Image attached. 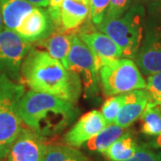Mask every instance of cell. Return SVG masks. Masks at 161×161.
Listing matches in <instances>:
<instances>
[{
  "label": "cell",
  "instance_id": "obj_1",
  "mask_svg": "<svg viewBox=\"0 0 161 161\" xmlns=\"http://www.w3.org/2000/svg\"><path fill=\"white\" fill-rule=\"evenodd\" d=\"M21 80L33 92L47 93L74 103L82 92L80 77L38 47H31L23 59Z\"/></svg>",
  "mask_w": 161,
  "mask_h": 161
},
{
  "label": "cell",
  "instance_id": "obj_2",
  "mask_svg": "<svg viewBox=\"0 0 161 161\" xmlns=\"http://www.w3.org/2000/svg\"><path fill=\"white\" fill-rule=\"evenodd\" d=\"M18 112L22 122L41 137L56 135L75 120L79 109L75 103L44 92L24 93Z\"/></svg>",
  "mask_w": 161,
  "mask_h": 161
},
{
  "label": "cell",
  "instance_id": "obj_3",
  "mask_svg": "<svg viewBox=\"0 0 161 161\" xmlns=\"http://www.w3.org/2000/svg\"><path fill=\"white\" fill-rule=\"evenodd\" d=\"M24 93L21 82L0 73V160L4 159L23 129L18 108Z\"/></svg>",
  "mask_w": 161,
  "mask_h": 161
},
{
  "label": "cell",
  "instance_id": "obj_4",
  "mask_svg": "<svg viewBox=\"0 0 161 161\" xmlns=\"http://www.w3.org/2000/svg\"><path fill=\"white\" fill-rule=\"evenodd\" d=\"M143 23V7L137 5L131 6L120 17L103 19L97 28L120 47L123 57L129 58L135 57L142 46Z\"/></svg>",
  "mask_w": 161,
  "mask_h": 161
},
{
  "label": "cell",
  "instance_id": "obj_5",
  "mask_svg": "<svg viewBox=\"0 0 161 161\" xmlns=\"http://www.w3.org/2000/svg\"><path fill=\"white\" fill-rule=\"evenodd\" d=\"M98 75L102 91L107 97L145 90L147 86L138 65L131 58H120L105 64Z\"/></svg>",
  "mask_w": 161,
  "mask_h": 161
},
{
  "label": "cell",
  "instance_id": "obj_6",
  "mask_svg": "<svg viewBox=\"0 0 161 161\" xmlns=\"http://www.w3.org/2000/svg\"><path fill=\"white\" fill-rule=\"evenodd\" d=\"M67 69L80 77L82 91L86 96L90 97L97 93L99 78L95 59L91 49L77 33H74L72 36L67 58Z\"/></svg>",
  "mask_w": 161,
  "mask_h": 161
},
{
  "label": "cell",
  "instance_id": "obj_7",
  "mask_svg": "<svg viewBox=\"0 0 161 161\" xmlns=\"http://www.w3.org/2000/svg\"><path fill=\"white\" fill-rule=\"evenodd\" d=\"M31 47L14 31L4 28L0 31V73L21 82V67Z\"/></svg>",
  "mask_w": 161,
  "mask_h": 161
},
{
  "label": "cell",
  "instance_id": "obj_8",
  "mask_svg": "<svg viewBox=\"0 0 161 161\" xmlns=\"http://www.w3.org/2000/svg\"><path fill=\"white\" fill-rule=\"evenodd\" d=\"M135 61L143 75L161 72V17L151 19L148 24Z\"/></svg>",
  "mask_w": 161,
  "mask_h": 161
},
{
  "label": "cell",
  "instance_id": "obj_9",
  "mask_svg": "<svg viewBox=\"0 0 161 161\" xmlns=\"http://www.w3.org/2000/svg\"><path fill=\"white\" fill-rule=\"evenodd\" d=\"M77 35L92 52L98 72L105 64L123 57L120 47L108 35L95 29L92 23L82 25Z\"/></svg>",
  "mask_w": 161,
  "mask_h": 161
},
{
  "label": "cell",
  "instance_id": "obj_10",
  "mask_svg": "<svg viewBox=\"0 0 161 161\" xmlns=\"http://www.w3.org/2000/svg\"><path fill=\"white\" fill-rule=\"evenodd\" d=\"M46 148L43 137L29 128H23L4 161H42Z\"/></svg>",
  "mask_w": 161,
  "mask_h": 161
},
{
  "label": "cell",
  "instance_id": "obj_11",
  "mask_svg": "<svg viewBox=\"0 0 161 161\" xmlns=\"http://www.w3.org/2000/svg\"><path fill=\"white\" fill-rule=\"evenodd\" d=\"M14 31L24 41L31 44L50 36L55 31V26L47 10L35 6L22 20Z\"/></svg>",
  "mask_w": 161,
  "mask_h": 161
},
{
  "label": "cell",
  "instance_id": "obj_12",
  "mask_svg": "<svg viewBox=\"0 0 161 161\" xmlns=\"http://www.w3.org/2000/svg\"><path fill=\"white\" fill-rule=\"evenodd\" d=\"M106 125L107 123L101 113L98 110H92L82 115L65 133L64 142L68 146L80 148L97 135Z\"/></svg>",
  "mask_w": 161,
  "mask_h": 161
},
{
  "label": "cell",
  "instance_id": "obj_13",
  "mask_svg": "<svg viewBox=\"0 0 161 161\" xmlns=\"http://www.w3.org/2000/svg\"><path fill=\"white\" fill-rule=\"evenodd\" d=\"M90 10V0H63L60 6V31L77 33L87 22Z\"/></svg>",
  "mask_w": 161,
  "mask_h": 161
},
{
  "label": "cell",
  "instance_id": "obj_14",
  "mask_svg": "<svg viewBox=\"0 0 161 161\" xmlns=\"http://www.w3.org/2000/svg\"><path fill=\"white\" fill-rule=\"evenodd\" d=\"M124 96V103L117 114L115 124L125 129L142 116L150 98L144 90L132 91L125 93Z\"/></svg>",
  "mask_w": 161,
  "mask_h": 161
},
{
  "label": "cell",
  "instance_id": "obj_15",
  "mask_svg": "<svg viewBox=\"0 0 161 161\" xmlns=\"http://www.w3.org/2000/svg\"><path fill=\"white\" fill-rule=\"evenodd\" d=\"M73 34L64 31H54L46 39L36 42V46L58 60L67 69V58Z\"/></svg>",
  "mask_w": 161,
  "mask_h": 161
},
{
  "label": "cell",
  "instance_id": "obj_16",
  "mask_svg": "<svg viewBox=\"0 0 161 161\" xmlns=\"http://www.w3.org/2000/svg\"><path fill=\"white\" fill-rule=\"evenodd\" d=\"M34 7L26 0H0V12L4 27L14 31Z\"/></svg>",
  "mask_w": 161,
  "mask_h": 161
},
{
  "label": "cell",
  "instance_id": "obj_17",
  "mask_svg": "<svg viewBox=\"0 0 161 161\" xmlns=\"http://www.w3.org/2000/svg\"><path fill=\"white\" fill-rule=\"evenodd\" d=\"M124 133L125 128L115 125V123L107 125L97 135L87 142V149L93 152L104 153Z\"/></svg>",
  "mask_w": 161,
  "mask_h": 161
},
{
  "label": "cell",
  "instance_id": "obj_18",
  "mask_svg": "<svg viewBox=\"0 0 161 161\" xmlns=\"http://www.w3.org/2000/svg\"><path fill=\"white\" fill-rule=\"evenodd\" d=\"M139 145L130 132L124 133L103 154L109 161H125L136 152Z\"/></svg>",
  "mask_w": 161,
  "mask_h": 161
},
{
  "label": "cell",
  "instance_id": "obj_19",
  "mask_svg": "<svg viewBox=\"0 0 161 161\" xmlns=\"http://www.w3.org/2000/svg\"><path fill=\"white\" fill-rule=\"evenodd\" d=\"M42 161H90L77 148L68 145H47Z\"/></svg>",
  "mask_w": 161,
  "mask_h": 161
},
{
  "label": "cell",
  "instance_id": "obj_20",
  "mask_svg": "<svg viewBox=\"0 0 161 161\" xmlns=\"http://www.w3.org/2000/svg\"><path fill=\"white\" fill-rule=\"evenodd\" d=\"M142 132L147 136L161 135V108L149 103L141 116Z\"/></svg>",
  "mask_w": 161,
  "mask_h": 161
},
{
  "label": "cell",
  "instance_id": "obj_21",
  "mask_svg": "<svg viewBox=\"0 0 161 161\" xmlns=\"http://www.w3.org/2000/svg\"><path fill=\"white\" fill-rule=\"evenodd\" d=\"M124 99H125L124 94H120V95L109 97L108 99L105 100V102L101 107L100 113L106 121L107 125H111L115 123L117 114L124 103Z\"/></svg>",
  "mask_w": 161,
  "mask_h": 161
},
{
  "label": "cell",
  "instance_id": "obj_22",
  "mask_svg": "<svg viewBox=\"0 0 161 161\" xmlns=\"http://www.w3.org/2000/svg\"><path fill=\"white\" fill-rule=\"evenodd\" d=\"M146 82L150 103L161 108V72L149 75Z\"/></svg>",
  "mask_w": 161,
  "mask_h": 161
},
{
  "label": "cell",
  "instance_id": "obj_23",
  "mask_svg": "<svg viewBox=\"0 0 161 161\" xmlns=\"http://www.w3.org/2000/svg\"><path fill=\"white\" fill-rule=\"evenodd\" d=\"M110 0H90V19L93 25L98 26L102 22L108 8Z\"/></svg>",
  "mask_w": 161,
  "mask_h": 161
},
{
  "label": "cell",
  "instance_id": "obj_24",
  "mask_svg": "<svg viewBox=\"0 0 161 161\" xmlns=\"http://www.w3.org/2000/svg\"><path fill=\"white\" fill-rule=\"evenodd\" d=\"M132 0H110L104 19H115L122 16L130 8Z\"/></svg>",
  "mask_w": 161,
  "mask_h": 161
},
{
  "label": "cell",
  "instance_id": "obj_25",
  "mask_svg": "<svg viewBox=\"0 0 161 161\" xmlns=\"http://www.w3.org/2000/svg\"><path fill=\"white\" fill-rule=\"evenodd\" d=\"M125 161H158V154L147 146H139L132 158Z\"/></svg>",
  "mask_w": 161,
  "mask_h": 161
},
{
  "label": "cell",
  "instance_id": "obj_26",
  "mask_svg": "<svg viewBox=\"0 0 161 161\" xmlns=\"http://www.w3.org/2000/svg\"><path fill=\"white\" fill-rule=\"evenodd\" d=\"M63 0H49L47 12L55 26V31H60V6Z\"/></svg>",
  "mask_w": 161,
  "mask_h": 161
},
{
  "label": "cell",
  "instance_id": "obj_27",
  "mask_svg": "<svg viewBox=\"0 0 161 161\" xmlns=\"http://www.w3.org/2000/svg\"><path fill=\"white\" fill-rule=\"evenodd\" d=\"M32 6L37 7H47L49 5V0H26Z\"/></svg>",
  "mask_w": 161,
  "mask_h": 161
},
{
  "label": "cell",
  "instance_id": "obj_28",
  "mask_svg": "<svg viewBox=\"0 0 161 161\" xmlns=\"http://www.w3.org/2000/svg\"><path fill=\"white\" fill-rule=\"evenodd\" d=\"M150 145L153 148H157V149H161V135L156 137V139L150 143Z\"/></svg>",
  "mask_w": 161,
  "mask_h": 161
},
{
  "label": "cell",
  "instance_id": "obj_29",
  "mask_svg": "<svg viewBox=\"0 0 161 161\" xmlns=\"http://www.w3.org/2000/svg\"><path fill=\"white\" fill-rule=\"evenodd\" d=\"M4 23H3V19H2V15H1V12H0V31L4 29Z\"/></svg>",
  "mask_w": 161,
  "mask_h": 161
},
{
  "label": "cell",
  "instance_id": "obj_30",
  "mask_svg": "<svg viewBox=\"0 0 161 161\" xmlns=\"http://www.w3.org/2000/svg\"><path fill=\"white\" fill-rule=\"evenodd\" d=\"M158 161H161V151L158 153Z\"/></svg>",
  "mask_w": 161,
  "mask_h": 161
}]
</instances>
